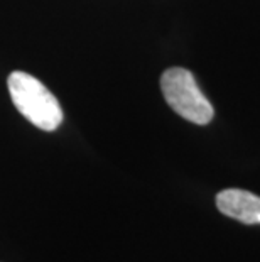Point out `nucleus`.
Returning <instances> with one entry per match:
<instances>
[{
	"label": "nucleus",
	"instance_id": "f257e3e1",
	"mask_svg": "<svg viewBox=\"0 0 260 262\" xmlns=\"http://www.w3.org/2000/svg\"><path fill=\"white\" fill-rule=\"evenodd\" d=\"M9 93L17 110L37 129L53 132L63 122V110L56 97L37 78L14 71L7 80Z\"/></svg>",
	"mask_w": 260,
	"mask_h": 262
},
{
	"label": "nucleus",
	"instance_id": "7ed1b4c3",
	"mask_svg": "<svg viewBox=\"0 0 260 262\" xmlns=\"http://www.w3.org/2000/svg\"><path fill=\"white\" fill-rule=\"evenodd\" d=\"M217 206L223 215L247 225L260 224V196L245 189L228 188L217 194Z\"/></svg>",
	"mask_w": 260,
	"mask_h": 262
},
{
	"label": "nucleus",
	"instance_id": "f03ea898",
	"mask_svg": "<svg viewBox=\"0 0 260 262\" xmlns=\"http://www.w3.org/2000/svg\"><path fill=\"white\" fill-rule=\"evenodd\" d=\"M160 90L169 107L182 119L196 125H206L213 119V105L204 97L191 71L169 68L160 76Z\"/></svg>",
	"mask_w": 260,
	"mask_h": 262
}]
</instances>
